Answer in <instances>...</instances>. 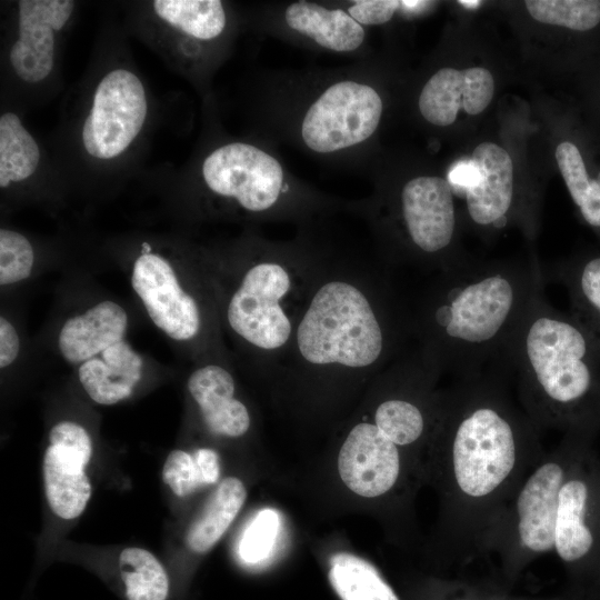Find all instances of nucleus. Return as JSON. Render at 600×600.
<instances>
[{"label": "nucleus", "instance_id": "nucleus-1", "mask_svg": "<svg viewBox=\"0 0 600 600\" xmlns=\"http://www.w3.org/2000/svg\"><path fill=\"white\" fill-rule=\"evenodd\" d=\"M502 366L442 389L424 478L440 498V553L464 564L488 540L517 490L546 453L541 430L509 390ZM442 559V560H443Z\"/></svg>", "mask_w": 600, "mask_h": 600}, {"label": "nucleus", "instance_id": "nucleus-2", "mask_svg": "<svg viewBox=\"0 0 600 600\" xmlns=\"http://www.w3.org/2000/svg\"><path fill=\"white\" fill-rule=\"evenodd\" d=\"M412 334L386 271L322 267L271 377L310 396L370 383Z\"/></svg>", "mask_w": 600, "mask_h": 600}, {"label": "nucleus", "instance_id": "nucleus-3", "mask_svg": "<svg viewBox=\"0 0 600 600\" xmlns=\"http://www.w3.org/2000/svg\"><path fill=\"white\" fill-rule=\"evenodd\" d=\"M544 280L537 261H463L438 273L411 316L417 347L442 376L456 379L503 364Z\"/></svg>", "mask_w": 600, "mask_h": 600}, {"label": "nucleus", "instance_id": "nucleus-4", "mask_svg": "<svg viewBox=\"0 0 600 600\" xmlns=\"http://www.w3.org/2000/svg\"><path fill=\"white\" fill-rule=\"evenodd\" d=\"M503 364L521 407L541 431L586 436L600 419V347L543 290L511 338Z\"/></svg>", "mask_w": 600, "mask_h": 600}, {"label": "nucleus", "instance_id": "nucleus-5", "mask_svg": "<svg viewBox=\"0 0 600 600\" xmlns=\"http://www.w3.org/2000/svg\"><path fill=\"white\" fill-rule=\"evenodd\" d=\"M323 264L261 258L243 269L224 308L228 328L269 371L283 356Z\"/></svg>", "mask_w": 600, "mask_h": 600}, {"label": "nucleus", "instance_id": "nucleus-6", "mask_svg": "<svg viewBox=\"0 0 600 600\" xmlns=\"http://www.w3.org/2000/svg\"><path fill=\"white\" fill-rule=\"evenodd\" d=\"M584 437L566 434L526 477L491 533L484 556L494 554L507 579H514L538 557L553 551L559 493Z\"/></svg>", "mask_w": 600, "mask_h": 600}, {"label": "nucleus", "instance_id": "nucleus-7", "mask_svg": "<svg viewBox=\"0 0 600 600\" xmlns=\"http://www.w3.org/2000/svg\"><path fill=\"white\" fill-rule=\"evenodd\" d=\"M337 471L350 492L369 500L396 496L404 488L409 473L424 478L422 463L398 447L364 409L343 434Z\"/></svg>", "mask_w": 600, "mask_h": 600}, {"label": "nucleus", "instance_id": "nucleus-8", "mask_svg": "<svg viewBox=\"0 0 600 600\" xmlns=\"http://www.w3.org/2000/svg\"><path fill=\"white\" fill-rule=\"evenodd\" d=\"M553 551L574 579L600 571V472L586 446L559 493Z\"/></svg>", "mask_w": 600, "mask_h": 600}, {"label": "nucleus", "instance_id": "nucleus-9", "mask_svg": "<svg viewBox=\"0 0 600 600\" xmlns=\"http://www.w3.org/2000/svg\"><path fill=\"white\" fill-rule=\"evenodd\" d=\"M399 204L413 262L440 273L466 261L453 251L457 218L448 180L434 176L413 178L403 186Z\"/></svg>", "mask_w": 600, "mask_h": 600}, {"label": "nucleus", "instance_id": "nucleus-10", "mask_svg": "<svg viewBox=\"0 0 600 600\" xmlns=\"http://www.w3.org/2000/svg\"><path fill=\"white\" fill-rule=\"evenodd\" d=\"M381 113L382 101L372 87L356 81L337 82L310 106L301 136L311 150L334 152L370 138Z\"/></svg>", "mask_w": 600, "mask_h": 600}, {"label": "nucleus", "instance_id": "nucleus-11", "mask_svg": "<svg viewBox=\"0 0 600 600\" xmlns=\"http://www.w3.org/2000/svg\"><path fill=\"white\" fill-rule=\"evenodd\" d=\"M146 91L129 70L108 72L96 88L82 127L86 151L97 159L120 156L136 139L147 117Z\"/></svg>", "mask_w": 600, "mask_h": 600}, {"label": "nucleus", "instance_id": "nucleus-12", "mask_svg": "<svg viewBox=\"0 0 600 600\" xmlns=\"http://www.w3.org/2000/svg\"><path fill=\"white\" fill-rule=\"evenodd\" d=\"M202 178L213 193L232 198L256 213L272 209L284 193L278 160L248 143H229L212 151L202 163Z\"/></svg>", "mask_w": 600, "mask_h": 600}, {"label": "nucleus", "instance_id": "nucleus-13", "mask_svg": "<svg viewBox=\"0 0 600 600\" xmlns=\"http://www.w3.org/2000/svg\"><path fill=\"white\" fill-rule=\"evenodd\" d=\"M50 446L43 457V481L52 512L64 519L79 517L91 496L86 467L92 454L87 430L72 421L54 424L49 433Z\"/></svg>", "mask_w": 600, "mask_h": 600}, {"label": "nucleus", "instance_id": "nucleus-14", "mask_svg": "<svg viewBox=\"0 0 600 600\" xmlns=\"http://www.w3.org/2000/svg\"><path fill=\"white\" fill-rule=\"evenodd\" d=\"M131 286L151 321L176 341H190L202 329L197 299L184 291L170 262L159 254L142 252L132 268Z\"/></svg>", "mask_w": 600, "mask_h": 600}, {"label": "nucleus", "instance_id": "nucleus-15", "mask_svg": "<svg viewBox=\"0 0 600 600\" xmlns=\"http://www.w3.org/2000/svg\"><path fill=\"white\" fill-rule=\"evenodd\" d=\"M74 2L69 0L19 1V39L9 60L16 74L26 82L46 79L54 63V33L70 19Z\"/></svg>", "mask_w": 600, "mask_h": 600}, {"label": "nucleus", "instance_id": "nucleus-16", "mask_svg": "<svg viewBox=\"0 0 600 600\" xmlns=\"http://www.w3.org/2000/svg\"><path fill=\"white\" fill-rule=\"evenodd\" d=\"M493 93L494 80L488 69L442 68L422 88L419 110L430 123L447 127L456 121L461 109L472 116L481 113Z\"/></svg>", "mask_w": 600, "mask_h": 600}, {"label": "nucleus", "instance_id": "nucleus-17", "mask_svg": "<svg viewBox=\"0 0 600 600\" xmlns=\"http://www.w3.org/2000/svg\"><path fill=\"white\" fill-rule=\"evenodd\" d=\"M470 161L478 171L476 183L463 194L469 218L483 228L502 229L509 223L513 204V164L498 144L482 142Z\"/></svg>", "mask_w": 600, "mask_h": 600}, {"label": "nucleus", "instance_id": "nucleus-18", "mask_svg": "<svg viewBox=\"0 0 600 600\" xmlns=\"http://www.w3.org/2000/svg\"><path fill=\"white\" fill-rule=\"evenodd\" d=\"M188 390L209 432L231 439L248 433L251 414L236 397V380L227 368L208 363L196 369L188 379Z\"/></svg>", "mask_w": 600, "mask_h": 600}, {"label": "nucleus", "instance_id": "nucleus-19", "mask_svg": "<svg viewBox=\"0 0 600 600\" xmlns=\"http://www.w3.org/2000/svg\"><path fill=\"white\" fill-rule=\"evenodd\" d=\"M127 328L126 310L104 300L84 313L69 318L60 329L58 347L67 362L81 364L123 340Z\"/></svg>", "mask_w": 600, "mask_h": 600}, {"label": "nucleus", "instance_id": "nucleus-20", "mask_svg": "<svg viewBox=\"0 0 600 600\" xmlns=\"http://www.w3.org/2000/svg\"><path fill=\"white\" fill-rule=\"evenodd\" d=\"M287 24L333 51H352L361 46L364 30L348 12L329 10L320 4L299 1L284 13Z\"/></svg>", "mask_w": 600, "mask_h": 600}, {"label": "nucleus", "instance_id": "nucleus-21", "mask_svg": "<svg viewBox=\"0 0 600 600\" xmlns=\"http://www.w3.org/2000/svg\"><path fill=\"white\" fill-rule=\"evenodd\" d=\"M326 576L338 600H403L377 566L353 552L331 553Z\"/></svg>", "mask_w": 600, "mask_h": 600}, {"label": "nucleus", "instance_id": "nucleus-22", "mask_svg": "<svg viewBox=\"0 0 600 600\" xmlns=\"http://www.w3.org/2000/svg\"><path fill=\"white\" fill-rule=\"evenodd\" d=\"M246 499L247 489L239 478L223 479L190 524L186 536L188 549L196 554L209 552L231 526Z\"/></svg>", "mask_w": 600, "mask_h": 600}, {"label": "nucleus", "instance_id": "nucleus-23", "mask_svg": "<svg viewBox=\"0 0 600 600\" xmlns=\"http://www.w3.org/2000/svg\"><path fill=\"white\" fill-rule=\"evenodd\" d=\"M553 274L568 290L571 316L600 347V256L570 261Z\"/></svg>", "mask_w": 600, "mask_h": 600}, {"label": "nucleus", "instance_id": "nucleus-24", "mask_svg": "<svg viewBox=\"0 0 600 600\" xmlns=\"http://www.w3.org/2000/svg\"><path fill=\"white\" fill-rule=\"evenodd\" d=\"M153 9L168 26L200 40L217 38L226 27V12L218 0H157Z\"/></svg>", "mask_w": 600, "mask_h": 600}, {"label": "nucleus", "instance_id": "nucleus-25", "mask_svg": "<svg viewBox=\"0 0 600 600\" xmlns=\"http://www.w3.org/2000/svg\"><path fill=\"white\" fill-rule=\"evenodd\" d=\"M40 161V149L34 138L13 112L0 118V186L7 188L31 177Z\"/></svg>", "mask_w": 600, "mask_h": 600}, {"label": "nucleus", "instance_id": "nucleus-26", "mask_svg": "<svg viewBox=\"0 0 600 600\" xmlns=\"http://www.w3.org/2000/svg\"><path fill=\"white\" fill-rule=\"evenodd\" d=\"M162 479L176 496H190L218 482L219 454L210 448H200L192 454L183 450H173L164 461Z\"/></svg>", "mask_w": 600, "mask_h": 600}, {"label": "nucleus", "instance_id": "nucleus-27", "mask_svg": "<svg viewBox=\"0 0 600 600\" xmlns=\"http://www.w3.org/2000/svg\"><path fill=\"white\" fill-rule=\"evenodd\" d=\"M120 576L128 600H166L169 578L160 561L142 548H127L119 557Z\"/></svg>", "mask_w": 600, "mask_h": 600}, {"label": "nucleus", "instance_id": "nucleus-28", "mask_svg": "<svg viewBox=\"0 0 600 600\" xmlns=\"http://www.w3.org/2000/svg\"><path fill=\"white\" fill-rule=\"evenodd\" d=\"M556 159L568 191L584 221L600 229V174L590 178L580 150L569 141L556 149Z\"/></svg>", "mask_w": 600, "mask_h": 600}, {"label": "nucleus", "instance_id": "nucleus-29", "mask_svg": "<svg viewBox=\"0 0 600 600\" xmlns=\"http://www.w3.org/2000/svg\"><path fill=\"white\" fill-rule=\"evenodd\" d=\"M526 8L537 21L587 31L600 22L598 0H527Z\"/></svg>", "mask_w": 600, "mask_h": 600}, {"label": "nucleus", "instance_id": "nucleus-30", "mask_svg": "<svg viewBox=\"0 0 600 600\" xmlns=\"http://www.w3.org/2000/svg\"><path fill=\"white\" fill-rule=\"evenodd\" d=\"M79 381L88 396L97 403L111 406L131 396L140 380L107 366L100 358L80 364Z\"/></svg>", "mask_w": 600, "mask_h": 600}, {"label": "nucleus", "instance_id": "nucleus-31", "mask_svg": "<svg viewBox=\"0 0 600 600\" xmlns=\"http://www.w3.org/2000/svg\"><path fill=\"white\" fill-rule=\"evenodd\" d=\"M408 600H558L509 594L487 584L466 579L427 578L411 591ZM560 600V599H559Z\"/></svg>", "mask_w": 600, "mask_h": 600}, {"label": "nucleus", "instance_id": "nucleus-32", "mask_svg": "<svg viewBox=\"0 0 600 600\" xmlns=\"http://www.w3.org/2000/svg\"><path fill=\"white\" fill-rule=\"evenodd\" d=\"M34 253L29 240L21 233L0 230V283L12 284L27 279L32 270Z\"/></svg>", "mask_w": 600, "mask_h": 600}, {"label": "nucleus", "instance_id": "nucleus-33", "mask_svg": "<svg viewBox=\"0 0 600 600\" xmlns=\"http://www.w3.org/2000/svg\"><path fill=\"white\" fill-rule=\"evenodd\" d=\"M279 529V516L271 509L260 511L246 529L239 543L241 559L250 564L261 562L270 553Z\"/></svg>", "mask_w": 600, "mask_h": 600}, {"label": "nucleus", "instance_id": "nucleus-34", "mask_svg": "<svg viewBox=\"0 0 600 600\" xmlns=\"http://www.w3.org/2000/svg\"><path fill=\"white\" fill-rule=\"evenodd\" d=\"M401 1L359 0L349 8L348 13L360 24H381L388 22Z\"/></svg>", "mask_w": 600, "mask_h": 600}, {"label": "nucleus", "instance_id": "nucleus-35", "mask_svg": "<svg viewBox=\"0 0 600 600\" xmlns=\"http://www.w3.org/2000/svg\"><path fill=\"white\" fill-rule=\"evenodd\" d=\"M20 339L16 328L4 317L0 318V367L3 369L17 359Z\"/></svg>", "mask_w": 600, "mask_h": 600}, {"label": "nucleus", "instance_id": "nucleus-36", "mask_svg": "<svg viewBox=\"0 0 600 600\" xmlns=\"http://www.w3.org/2000/svg\"><path fill=\"white\" fill-rule=\"evenodd\" d=\"M478 179V171L471 161H461L453 166L449 173L448 182L450 183L453 194L462 198L466 190L472 187Z\"/></svg>", "mask_w": 600, "mask_h": 600}, {"label": "nucleus", "instance_id": "nucleus-37", "mask_svg": "<svg viewBox=\"0 0 600 600\" xmlns=\"http://www.w3.org/2000/svg\"><path fill=\"white\" fill-rule=\"evenodd\" d=\"M459 3L462 4L463 7H467V8H476V7L480 6L481 1H478V0H474V1L461 0V1H459Z\"/></svg>", "mask_w": 600, "mask_h": 600}]
</instances>
